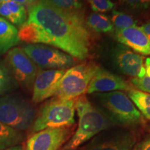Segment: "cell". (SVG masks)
I'll list each match as a JSON object with an SVG mask.
<instances>
[{"mask_svg": "<svg viewBox=\"0 0 150 150\" xmlns=\"http://www.w3.org/2000/svg\"><path fill=\"white\" fill-rule=\"evenodd\" d=\"M27 12V20L40 30L42 44L59 48L76 59L88 56L91 33L81 11L62 10L38 0Z\"/></svg>", "mask_w": 150, "mask_h": 150, "instance_id": "cell-1", "label": "cell"}, {"mask_svg": "<svg viewBox=\"0 0 150 150\" xmlns=\"http://www.w3.org/2000/svg\"><path fill=\"white\" fill-rule=\"evenodd\" d=\"M75 110L79 116L78 127L63 150L76 149L100 132L116 125L104 111L91 104L85 95L75 99Z\"/></svg>", "mask_w": 150, "mask_h": 150, "instance_id": "cell-2", "label": "cell"}, {"mask_svg": "<svg viewBox=\"0 0 150 150\" xmlns=\"http://www.w3.org/2000/svg\"><path fill=\"white\" fill-rule=\"evenodd\" d=\"M106 114L115 125L136 127L143 123V117L128 95L122 91L98 93L94 95Z\"/></svg>", "mask_w": 150, "mask_h": 150, "instance_id": "cell-3", "label": "cell"}, {"mask_svg": "<svg viewBox=\"0 0 150 150\" xmlns=\"http://www.w3.org/2000/svg\"><path fill=\"white\" fill-rule=\"evenodd\" d=\"M75 99L54 97L40 108L31 127V133L46 129L70 128L75 123Z\"/></svg>", "mask_w": 150, "mask_h": 150, "instance_id": "cell-4", "label": "cell"}, {"mask_svg": "<svg viewBox=\"0 0 150 150\" xmlns=\"http://www.w3.org/2000/svg\"><path fill=\"white\" fill-rule=\"evenodd\" d=\"M99 69V66L91 62L74 65L67 69L61 79L54 97L75 99L83 95Z\"/></svg>", "mask_w": 150, "mask_h": 150, "instance_id": "cell-5", "label": "cell"}, {"mask_svg": "<svg viewBox=\"0 0 150 150\" xmlns=\"http://www.w3.org/2000/svg\"><path fill=\"white\" fill-rule=\"evenodd\" d=\"M35 110L27 101L13 95L0 99V122L19 131L32 126Z\"/></svg>", "mask_w": 150, "mask_h": 150, "instance_id": "cell-6", "label": "cell"}, {"mask_svg": "<svg viewBox=\"0 0 150 150\" xmlns=\"http://www.w3.org/2000/svg\"><path fill=\"white\" fill-rule=\"evenodd\" d=\"M23 51L41 69L65 70L74 66V58L54 47L40 44L24 46Z\"/></svg>", "mask_w": 150, "mask_h": 150, "instance_id": "cell-7", "label": "cell"}, {"mask_svg": "<svg viewBox=\"0 0 150 150\" xmlns=\"http://www.w3.org/2000/svg\"><path fill=\"white\" fill-rule=\"evenodd\" d=\"M7 65L15 79L22 87L31 90L38 72V67L24 53L22 49L14 47L6 57Z\"/></svg>", "mask_w": 150, "mask_h": 150, "instance_id": "cell-8", "label": "cell"}, {"mask_svg": "<svg viewBox=\"0 0 150 150\" xmlns=\"http://www.w3.org/2000/svg\"><path fill=\"white\" fill-rule=\"evenodd\" d=\"M136 138L128 129H107L91 140L85 150H134Z\"/></svg>", "mask_w": 150, "mask_h": 150, "instance_id": "cell-9", "label": "cell"}, {"mask_svg": "<svg viewBox=\"0 0 150 150\" xmlns=\"http://www.w3.org/2000/svg\"><path fill=\"white\" fill-rule=\"evenodd\" d=\"M70 128L46 129L33 134L28 139L26 150H59L70 138Z\"/></svg>", "mask_w": 150, "mask_h": 150, "instance_id": "cell-10", "label": "cell"}, {"mask_svg": "<svg viewBox=\"0 0 150 150\" xmlns=\"http://www.w3.org/2000/svg\"><path fill=\"white\" fill-rule=\"evenodd\" d=\"M65 72V70H39L33 86V102L40 103L54 97Z\"/></svg>", "mask_w": 150, "mask_h": 150, "instance_id": "cell-11", "label": "cell"}, {"mask_svg": "<svg viewBox=\"0 0 150 150\" xmlns=\"http://www.w3.org/2000/svg\"><path fill=\"white\" fill-rule=\"evenodd\" d=\"M115 61L122 72L134 78L146 75L145 58L126 46L120 45L115 52Z\"/></svg>", "mask_w": 150, "mask_h": 150, "instance_id": "cell-12", "label": "cell"}, {"mask_svg": "<svg viewBox=\"0 0 150 150\" xmlns=\"http://www.w3.org/2000/svg\"><path fill=\"white\" fill-rule=\"evenodd\" d=\"M133 88H134L122 78L99 68L90 82L86 92L88 94L117 91L128 92Z\"/></svg>", "mask_w": 150, "mask_h": 150, "instance_id": "cell-13", "label": "cell"}, {"mask_svg": "<svg viewBox=\"0 0 150 150\" xmlns=\"http://www.w3.org/2000/svg\"><path fill=\"white\" fill-rule=\"evenodd\" d=\"M115 37L122 44L140 55L150 56V39L137 26L116 31Z\"/></svg>", "mask_w": 150, "mask_h": 150, "instance_id": "cell-14", "label": "cell"}, {"mask_svg": "<svg viewBox=\"0 0 150 150\" xmlns=\"http://www.w3.org/2000/svg\"><path fill=\"white\" fill-rule=\"evenodd\" d=\"M0 16L20 28L27 20L28 12L21 4L9 0L0 4Z\"/></svg>", "mask_w": 150, "mask_h": 150, "instance_id": "cell-15", "label": "cell"}, {"mask_svg": "<svg viewBox=\"0 0 150 150\" xmlns=\"http://www.w3.org/2000/svg\"><path fill=\"white\" fill-rule=\"evenodd\" d=\"M20 41L17 27L0 16V55L10 51Z\"/></svg>", "mask_w": 150, "mask_h": 150, "instance_id": "cell-16", "label": "cell"}, {"mask_svg": "<svg viewBox=\"0 0 150 150\" xmlns=\"http://www.w3.org/2000/svg\"><path fill=\"white\" fill-rule=\"evenodd\" d=\"M24 139L21 131L17 130L0 122V150H5L20 143Z\"/></svg>", "mask_w": 150, "mask_h": 150, "instance_id": "cell-17", "label": "cell"}, {"mask_svg": "<svg viewBox=\"0 0 150 150\" xmlns=\"http://www.w3.org/2000/svg\"><path fill=\"white\" fill-rule=\"evenodd\" d=\"M127 95L142 115L150 120V94L134 88L127 92Z\"/></svg>", "mask_w": 150, "mask_h": 150, "instance_id": "cell-18", "label": "cell"}, {"mask_svg": "<svg viewBox=\"0 0 150 150\" xmlns=\"http://www.w3.org/2000/svg\"><path fill=\"white\" fill-rule=\"evenodd\" d=\"M86 24L95 31L99 33H109L113 31L112 22L104 15L97 13L91 14L88 18Z\"/></svg>", "mask_w": 150, "mask_h": 150, "instance_id": "cell-19", "label": "cell"}, {"mask_svg": "<svg viewBox=\"0 0 150 150\" xmlns=\"http://www.w3.org/2000/svg\"><path fill=\"white\" fill-rule=\"evenodd\" d=\"M111 22L113 27H115L116 31L136 26V22L130 16L115 10L112 11Z\"/></svg>", "mask_w": 150, "mask_h": 150, "instance_id": "cell-20", "label": "cell"}, {"mask_svg": "<svg viewBox=\"0 0 150 150\" xmlns=\"http://www.w3.org/2000/svg\"><path fill=\"white\" fill-rule=\"evenodd\" d=\"M56 8L65 11H80L82 8L81 0H41Z\"/></svg>", "mask_w": 150, "mask_h": 150, "instance_id": "cell-21", "label": "cell"}, {"mask_svg": "<svg viewBox=\"0 0 150 150\" xmlns=\"http://www.w3.org/2000/svg\"><path fill=\"white\" fill-rule=\"evenodd\" d=\"M12 83L13 79L8 67L0 62V94L8 91L12 86Z\"/></svg>", "mask_w": 150, "mask_h": 150, "instance_id": "cell-22", "label": "cell"}, {"mask_svg": "<svg viewBox=\"0 0 150 150\" xmlns=\"http://www.w3.org/2000/svg\"><path fill=\"white\" fill-rule=\"evenodd\" d=\"M91 8L95 13H105L112 10L114 3L110 0H89Z\"/></svg>", "mask_w": 150, "mask_h": 150, "instance_id": "cell-23", "label": "cell"}, {"mask_svg": "<svg viewBox=\"0 0 150 150\" xmlns=\"http://www.w3.org/2000/svg\"><path fill=\"white\" fill-rule=\"evenodd\" d=\"M131 83L136 89L145 93L150 94V77L145 75L141 78H133L131 80Z\"/></svg>", "mask_w": 150, "mask_h": 150, "instance_id": "cell-24", "label": "cell"}, {"mask_svg": "<svg viewBox=\"0 0 150 150\" xmlns=\"http://www.w3.org/2000/svg\"><path fill=\"white\" fill-rule=\"evenodd\" d=\"M124 4L135 11H144L150 6V0H122Z\"/></svg>", "mask_w": 150, "mask_h": 150, "instance_id": "cell-25", "label": "cell"}, {"mask_svg": "<svg viewBox=\"0 0 150 150\" xmlns=\"http://www.w3.org/2000/svg\"><path fill=\"white\" fill-rule=\"evenodd\" d=\"M134 150H150V134L145 135L136 144Z\"/></svg>", "mask_w": 150, "mask_h": 150, "instance_id": "cell-26", "label": "cell"}, {"mask_svg": "<svg viewBox=\"0 0 150 150\" xmlns=\"http://www.w3.org/2000/svg\"><path fill=\"white\" fill-rule=\"evenodd\" d=\"M7 1H9V0H7ZM11 1H14L18 3L21 4L23 5L28 11L31 6H33L35 4H36L38 1V0H11Z\"/></svg>", "mask_w": 150, "mask_h": 150, "instance_id": "cell-27", "label": "cell"}, {"mask_svg": "<svg viewBox=\"0 0 150 150\" xmlns=\"http://www.w3.org/2000/svg\"><path fill=\"white\" fill-rule=\"evenodd\" d=\"M140 29L150 39V21L147 22L146 24H142L141 27H140Z\"/></svg>", "mask_w": 150, "mask_h": 150, "instance_id": "cell-28", "label": "cell"}, {"mask_svg": "<svg viewBox=\"0 0 150 150\" xmlns=\"http://www.w3.org/2000/svg\"><path fill=\"white\" fill-rule=\"evenodd\" d=\"M145 67L146 70V75L150 77V56L145 59Z\"/></svg>", "mask_w": 150, "mask_h": 150, "instance_id": "cell-29", "label": "cell"}, {"mask_svg": "<svg viewBox=\"0 0 150 150\" xmlns=\"http://www.w3.org/2000/svg\"><path fill=\"white\" fill-rule=\"evenodd\" d=\"M5 150H26V149L21 145H16V146H13V147H9L8 149Z\"/></svg>", "mask_w": 150, "mask_h": 150, "instance_id": "cell-30", "label": "cell"}, {"mask_svg": "<svg viewBox=\"0 0 150 150\" xmlns=\"http://www.w3.org/2000/svg\"><path fill=\"white\" fill-rule=\"evenodd\" d=\"M7 0H0V4L2 3V2H4V1H6Z\"/></svg>", "mask_w": 150, "mask_h": 150, "instance_id": "cell-31", "label": "cell"}, {"mask_svg": "<svg viewBox=\"0 0 150 150\" xmlns=\"http://www.w3.org/2000/svg\"><path fill=\"white\" fill-rule=\"evenodd\" d=\"M70 150H76V149H70Z\"/></svg>", "mask_w": 150, "mask_h": 150, "instance_id": "cell-32", "label": "cell"}, {"mask_svg": "<svg viewBox=\"0 0 150 150\" xmlns=\"http://www.w3.org/2000/svg\"><path fill=\"white\" fill-rule=\"evenodd\" d=\"M88 1H89V0H88Z\"/></svg>", "mask_w": 150, "mask_h": 150, "instance_id": "cell-33", "label": "cell"}]
</instances>
